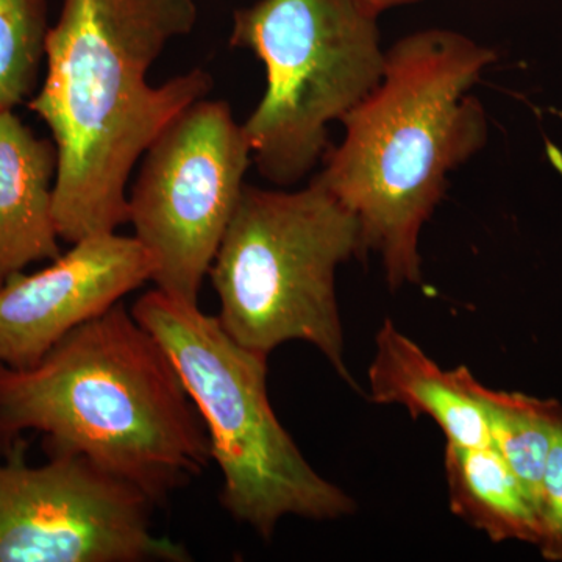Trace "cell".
<instances>
[{"label":"cell","mask_w":562,"mask_h":562,"mask_svg":"<svg viewBox=\"0 0 562 562\" xmlns=\"http://www.w3.org/2000/svg\"><path fill=\"white\" fill-rule=\"evenodd\" d=\"M198 0H63L46 79L29 109L57 147L54 217L77 243L128 222L127 183L155 138L211 90L201 68L151 87L147 74L198 22Z\"/></svg>","instance_id":"cell-1"},{"label":"cell","mask_w":562,"mask_h":562,"mask_svg":"<svg viewBox=\"0 0 562 562\" xmlns=\"http://www.w3.org/2000/svg\"><path fill=\"white\" fill-rule=\"evenodd\" d=\"M497 55L461 33L424 31L386 52L382 80L342 117L346 136L316 177L357 217L362 254L392 290L420 281L419 236L447 177L487 140L471 90Z\"/></svg>","instance_id":"cell-2"},{"label":"cell","mask_w":562,"mask_h":562,"mask_svg":"<svg viewBox=\"0 0 562 562\" xmlns=\"http://www.w3.org/2000/svg\"><path fill=\"white\" fill-rule=\"evenodd\" d=\"M46 436L158 505L211 460L209 435L160 342L121 303L36 364H0V439Z\"/></svg>","instance_id":"cell-3"},{"label":"cell","mask_w":562,"mask_h":562,"mask_svg":"<svg viewBox=\"0 0 562 562\" xmlns=\"http://www.w3.org/2000/svg\"><path fill=\"white\" fill-rule=\"evenodd\" d=\"M131 312L180 373L205 425L222 473L221 503L233 519L268 539L284 516L335 520L355 512L353 498L314 471L277 419L268 358L236 342L199 303L158 288Z\"/></svg>","instance_id":"cell-4"},{"label":"cell","mask_w":562,"mask_h":562,"mask_svg":"<svg viewBox=\"0 0 562 562\" xmlns=\"http://www.w3.org/2000/svg\"><path fill=\"white\" fill-rule=\"evenodd\" d=\"M355 255H362L357 217L316 180L294 192L244 184L209 272L217 319L265 358L284 342L312 344L357 387L335 290L336 269Z\"/></svg>","instance_id":"cell-5"},{"label":"cell","mask_w":562,"mask_h":562,"mask_svg":"<svg viewBox=\"0 0 562 562\" xmlns=\"http://www.w3.org/2000/svg\"><path fill=\"white\" fill-rule=\"evenodd\" d=\"M376 14L357 0H258L235 11L231 44L266 68V91L243 124L251 160L280 187L327 154L342 121L382 80L386 52Z\"/></svg>","instance_id":"cell-6"},{"label":"cell","mask_w":562,"mask_h":562,"mask_svg":"<svg viewBox=\"0 0 562 562\" xmlns=\"http://www.w3.org/2000/svg\"><path fill=\"white\" fill-rule=\"evenodd\" d=\"M243 125L224 101L192 103L144 151L128 222L155 260L158 290L199 303L250 168Z\"/></svg>","instance_id":"cell-7"},{"label":"cell","mask_w":562,"mask_h":562,"mask_svg":"<svg viewBox=\"0 0 562 562\" xmlns=\"http://www.w3.org/2000/svg\"><path fill=\"white\" fill-rule=\"evenodd\" d=\"M143 492L77 454L0 460V562H187L150 522Z\"/></svg>","instance_id":"cell-8"},{"label":"cell","mask_w":562,"mask_h":562,"mask_svg":"<svg viewBox=\"0 0 562 562\" xmlns=\"http://www.w3.org/2000/svg\"><path fill=\"white\" fill-rule=\"evenodd\" d=\"M155 260L135 238L95 233L38 272L0 284V364L27 369L70 331L154 279Z\"/></svg>","instance_id":"cell-9"},{"label":"cell","mask_w":562,"mask_h":562,"mask_svg":"<svg viewBox=\"0 0 562 562\" xmlns=\"http://www.w3.org/2000/svg\"><path fill=\"white\" fill-rule=\"evenodd\" d=\"M58 155L13 113L0 110V284L32 262L54 261L60 246L54 217Z\"/></svg>","instance_id":"cell-10"},{"label":"cell","mask_w":562,"mask_h":562,"mask_svg":"<svg viewBox=\"0 0 562 562\" xmlns=\"http://www.w3.org/2000/svg\"><path fill=\"white\" fill-rule=\"evenodd\" d=\"M369 386L372 402L405 406L413 419L430 417L446 435L447 442L462 447L491 446L482 408L462 379V366L454 371H442L391 319L383 322L375 338Z\"/></svg>","instance_id":"cell-11"},{"label":"cell","mask_w":562,"mask_h":562,"mask_svg":"<svg viewBox=\"0 0 562 562\" xmlns=\"http://www.w3.org/2000/svg\"><path fill=\"white\" fill-rule=\"evenodd\" d=\"M443 465L454 516L494 542L538 543L535 506L492 443L462 447L447 442Z\"/></svg>","instance_id":"cell-12"},{"label":"cell","mask_w":562,"mask_h":562,"mask_svg":"<svg viewBox=\"0 0 562 562\" xmlns=\"http://www.w3.org/2000/svg\"><path fill=\"white\" fill-rule=\"evenodd\" d=\"M462 379L482 408L492 446L522 483L536 512L561 403L490 390L465 366Z\"/></svg>","instance_id":"cell-13"},{"label":"cell","mask_w":562,"mask_h":562,"mask_svg":"<svg viewBox=\"0 0 562 562\" xmlns=\"http://www.w3.org/2000/svg\"><path fill=\"white\" fill-rule=\"evenodd\" d=\"M49 29L46 0H0V110L32 94Z\"/></svg>","instance_id":"cell-14"},{"label":"cell","mask_w":562,"mask_h":562,"mask_svg":"<svg viewBox=\"0 0 562 562\" xmlns=\"http://www.w3.org/2000/svg\"><path fill=\"white\" fill-rule=\"evenodd\" d=\"M536 516L539 525L536 547H539L546 560L562 562V405L554 424Z\"/></svg>","instance_id":"cell-15"},{"label":"cell","mask_w":562,"mask_h":562,"mask_svg":"<svg viewBox=\"0 0 562 562\" xmlns=\"http://www.w3.org/2000/svg\"><path fill=\"white\" fill-rule=\"evenodd\" d=\"M357 2L379 16L384 10L392 9V7L405 5V3L417 2V0H357Z\"/></svg>","instance_id":"cell-16"}]
</instances>
